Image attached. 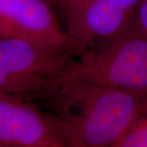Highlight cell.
Here are the masks:
<instances>
[{
  "instance_id": "obj_5",
  "label": "cell",
  "mask_w": 147,
  "mask_h": 147,
  "mask_svg": "<svg viewBox=\"0 0 147 147\" xmlns=\"http://www.w3.org/2000/svg\"><path fill=\"white\" fill-rule=\"evenodd\" d=\"M0 146L65 147L52 115L34 100L0 93Z\"/></svg>"
},
{
  "instance_id": "obj_2",
  "label": "cell",
  "mask_w": 147,
  "mask_h": 147,
  "mask_svg": "<svg viewBox=\"0 0 147 147\" xmlns=\"http://www.w3.org/2000/svg\"><path fill=\"white\" fill-rule=\"evenodd\" d=\"M61 77L147 97V35L132 23L78 52Z\"/></svg>"
},
{
  "instance_id": "obj_7",
  "label": "cell",
  "mask_w": 147,
  "mask_h": 147,
  "mask_svg": "<svg viewBox=\"0 0 147 147\" xmlns=\"http://www.w3.org/2000/svg\"><path fill=\"white\" fill-rule=\"evenodd\" d=\"M117 147H147V110L133 122Z\"/></svg>"
},
{
  "instance_id": "obj_9",
  "label": "cell",
  "mask_w": 147,
  "mask_h": 147,
  "mask_svg": "<svg viewBox=\"0 0 147 147\" xmlns=\"http://www.w3.org/2000/svg\"><path fill=\"white\" fill-rule=\"evenodd\" d=\"M56 1H57V2H58V1H59V0H56Z\"/></svg>"
},
{
  "instance_id": "obj_4",
  "label": "cell",
  "mask_w": 147,
  "mask_h": 147,
  "mask_svg": "<svg viewBox=\"0 0 147 147\" xmlns=\"http://www.w3.org/2000/svg\"><path fill=\"white\" fill-rule=\"evenodd\" d=\"M65 30L83 50L115 36L133 23L140 0H59Z\"/></svg>"
},
{
  "instance_id": "obj_3",
  "label": "cell",
  "mask_w": 147,
  "mask_h": 147,
  "mask_svg": "<svg viewBox=\"0 0 147 147\" xmlns=\"http://www.w3.org/2000/svg\"><path fill=\"white\" fill-rule=\"evenodd\" d=\"M79 51L72 45L0 38V93L41 100Z\"/></svg>"
},
{
  "instance_id": "obj_8",
  "label": "cell",
  "mask_w": 147,
  "mask_h": 147,
  "mask_svg": "<svg viewBox=\"0 0 147 147\" xmlns=\"http://www.w3.org/2000/svg\"><path fill=\"white\" fill-rule=\"evenodd\" d=\"M133 23L139 30L147 35V0H140Z\"/></svg>"
},
{
  "instance_id": "obj_10",
  "label": "cell",
  "mask_w": 147,
  "mask_h": 147,
  "mask_svg": "<svg viewBox=\"0 0 147 147\" xmlns=\"http://www.w3.org/2000/svg\"></svg>"
},
{
  "instance_id": "obj_1",
  "label": "cell",
  "mask_w": 147,
  "mask_h": 147,
  "mask_svg": "<svg viewBox=\"0 0 147 147\" xmlns=\"http://www.w3.org/2000/svg\"><path fill=\"white\" fill-rule=\"evenodd\" d=\"M40 100L65 147H117L147 110V97L63 77Z\"/></svg>"
},
{
  "instance_id": "obj_6",
  "label": "cell",
  "mask_w": 147,
  "mask_h": 147,
  "mask_svg": "<svg viewBox=\"0 0 147 147\" xmlns=\"http://www.w3.org/2000/svg\"><path fill=\"white\" fill-rule=\"evenodd\" d=\"M2 37H18L78 47L61 26L48 0H0Z\"/></svg>"
}]
</instances>
